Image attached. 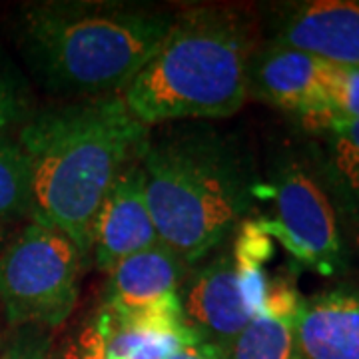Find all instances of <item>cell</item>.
Masks as SVG:
<instances>
[{"label":"cell","mask_w":359,"mask_h":359,"mask_svg":"<svg viewBox=\"0 0 359 359\" xmlns=\"http://www.w3.org/2000/svg\"><path fill=\"white\" fill-rule=\"evenodd\" d=\"M186 269L174 250L158 242L108 271L102 306L126 320L186 321L180 299Z\"/></svg>","instance_id":"ba28073f"},{"label":"cell","mask_w":359,"mask_h":359,"mask_svg":"<svg viewBox=\"0 0 359 359\" xmlns=\"http://www.w3.org/2000/svg\"><path fill=\"white\" fill-rule=\"evenodd\" d=\"M359 118V66L330 65L325 80V116L318 132Z\"/></svg>","instance_id":"9a60e30c"},{"label":"cell","mask_w":359,"mask_h":359,"mask_svg":"<svg viewBox=\"0 0 359 359\" xmlns=\"http://www.w3.org/2000/svg\"><path fill=\"white\" fill-rule=\"evenodd\" d=\"M257 46L259 25L250 8H184L122 98L146 128L228 118L248 98V70Z\"/></svg>","instance_id":"277c9868"},{"label":"cell","mask_w":359,"mask_h":359,"mask_svg":"<svg viewBox=\"0 0 359 359\" xmlns=\"http://www.w3.org/2000/svg\"><path fill=\"white\" fill-rule=\"evenodd\" d=\"M330 62L269 42L257 46L248 70V96L294 112L318 132L325 116V80Z\"/></svg>","instance_id":"9c48e42d"},{"label":"cell","mask_w":359,"mask_h":359,"mask_svg":"<svg viewBox=\"0 0 359 359\" xmlns=\"http://www.w3.org/2000/svg\"><path fill=\"white\" fill-rule=\"evenodd\" d=\"M295 337L299 359H359V292L337 287L302 299Z\"/></svg>","instance_id":"7c38bea8"},{"label":"cell","mask_w":359,"mask_h":359,"mask_svg":"<svg viewBox=\"0 0 359 359\" xmlns=\"http://www.w3.org/2000/svg\"><path fill=\"white\" fill-rule=\"evenodd\" d=\"M273 42L337 66H359V0L294 4Z\"/></svg>","instance_id":"8fae6325"},{"label":"cell","mask_w":359,"mask_h":359,"mask_svg":"<svg viewBox=\"0 0 359 359\" xmlns=\"http://www.w3.org/2000/svg\"><path fill=\"white\" fill-rule=\"evenodd\" d=\"M2 240H4V228L0 226V245H2Z\"/></svg>","instance_id":"7402d4cb"},{"label":"cell","mask_w":359,"mask_h":359,"mask_svg":"<svg viewBox=\"0 0 359 359\" xmlns=\"http://www.w3.org/2000/svg\"><path fill=\"white\" fill-rule=\"evenodd\" d=\"M148 130L116 94L39 112L18 132L32 172V219L66 233L84 262L96 212Z\"/></svg>","instance_id":"6da1fadb"},{"label":"cell","mask_w":359,"mask_h":359,"mask_svg":"<svg viewBox=\"0 0 359 359\" xmlns=\"http://www.w3.org/2000/svg\"><path fill=\"white\" fill-rule=\"evenodd\" d=\"M299 306L302 297L290 280L268 282L264 306L231 339L228 359H299L295 337Z\"/></svg>","instance_id":"4fadbf2b"},{"label":"cell","mask_w":359,"mask_h":359,"mask_svg":"<svg viewBox=\"0 0 359 359\" xmlns=\"http://www.w3.org/2000/svg\"><path fill=\"white\" fill-rule=\"evenodd\" d=\"M32 172L18 138L0 132V226L32 216Z\"/></svg>","instance_id":"5bb4252c"},{"label":"cell","mask_w":359,"mask_h":359,"mask_svg":"<svg viewBox=\"0 0 359 359\" xmlns=\"http://www.w3.org/2000/svg\"><path fill=\"white\" fill-rule=\"evenodd\" d=\"M62 359H116L108 349L102 323L96 313L86 325H82L76 337L66 346Z\"/></svg>","instance_id":"d6986e66"},{"label":"cell","mask_w":359,"mask_h":359,"mask_svg":"<svg viewBox=\"0 0 359 359\" xmlns=\"http://www.w3.org/2000/svg\"><path fill=\"white\" fill-rule=\"evenodd\" d=\"M176 13L114 0H46L20 11L18 40L42 86L68 102L122 94Z\"/></svg>","instance_id":"7a4b0ae2"},{"label":"cell","mask_w":359,"mask_h":359,"mask_svg":"<svg viewBox=\"0 0 359 359\" xmlns=\"http://www.w3.org/2000/svg\"><path fill=\"white\" fill-rule=\"evenodd\" d=\"M50 332L39 325H25L16 327L11 341L0 351V359H50Z\"/></svg>","instance_id":"e0dca14e"},{"label":"cell","mask_w":359,"mask_h":359,"mask_svg":"<svg viewBox=\"0 0 359 359\" xmlns=\"http://www.w3.org/2000/svg\"><path fill=\"white\" fill-rule=\"evenodd\" d=\"M28 112L30 104L25 82L11 68L0 65V132L26 122L30 118Z\"/></svg>","instance_id":"2e32d148"},{"label":"cell","mask_w":359,"mask_h":359,"mask_svg":"<svg viewBox=\"0 0 359 359\" xmlns=\"http://www.w3.org/2000/svg\"><path fill=\"white\" fill-rule=\"evenodd\" d=\"M292 256L318 273L332 276L344 266V245L335 210L316 178L290 162L273 180V219H259Z\"/></svg>","instance_id":"52a82bcc"},{"label":"cell","mask_w":359,"mask_h":359,"mask_svg":"<svg viewBox=\"0 0 359 359\" xmlns=\"http://www.w3.org/2000/svg\"><path fill=\"white\" fill-rule=\"evenodd\" d=\"M337 178L344 186V192L351 198V202L359 210V168H347V170H335Z\"/></svg>","instance_id":"44dd1931"},{"label":"cell","mask_w":359,"mask_h":359,"mask_svg":"<svg viewBox=\"0 0 359 359\" xmlns=\"http://www.w3.org/2000/svg\"><path fill=\"white\" fill-rule=\"evenodd\" d=\"M84 257L76 244L32 219L0 248V304L14 327H60L78 302Z\"/></svg>","instance_id":"8992f818"},{"label":"cell","mask_w":359,"mask_h":359,"mask_svg":"<svg viewBox=\"0 0 359 359\" xmlns=\"http://www.w3.org/2000/svg\"><path fill=\"white\" fill-rule=\"evenodd\" d=\"M160 242L148 208L138 158L124 168L106 194L90 230V256L110 271L122 259Z\"/></svg>","instance_id":"30bf717a"},{"label":"cell","mask_w":359,"mask_h":359,"mask_svg":"<svg viewBox=\"0 0 359 359\" xmlns=\"http://www.w3.org/2000/svg\"><path fill=\"white\" fill-rule=\"evenodd\" d=\"M138 164L158 238L186 266L224 244L252 208L254 184L244 154L204 122L148 130Z\"/></svg>","instance_id":"3957f363"},{"label":"cell","mask_w":359,"mask_h":359,"mask_svg":"<svg viewBox=\"0 0 359 359\" xmlns=\"http://www.w3.org/2000/svg\"><path fill=\"white\" fill-rule=\"evenodd\" d=\"M168 359H228V353L224 347L205 341L204 337L192 332Z\"/></svg>","instance_id":"ffe728a7"},{"label":"cell","mask_w":359,"mask_h":359,"mask_svg":"<svg viewBox=\"0 0 359 359\" xmlns=\"http://www.w3.org/2000/svg\"><path fill=\"white\" fill-rule=\"evenodd\" d=\"M269 257L268 233L259 222H244L212 252V259L184 280L180 299L188 327L228 349L264 306L268 294L264 264Z\"/></svg>","instance_id":"5b68a950"},{"label":"cell","mask_w":359,"mask_h":359,"mask_svg":"<svg viewBox=\"0 0 359 359\" xmlns=\"http://www.w3.org/2000/svg\"><path fill=\"white\" fill-rule=\"evenodd\" d=\"M332 140L334 170L359 168V118L337 122L325 130Z\"/></svg>","instance_id":"ac0fdd59"}]
</instances>
